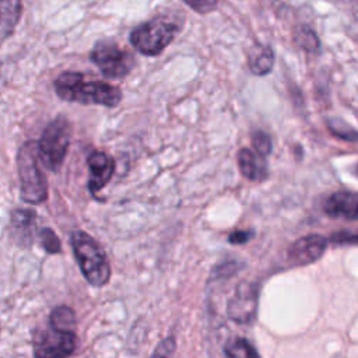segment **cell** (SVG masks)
I'll return each instance as SVG.
<instances>
[{
    "instance_id": "ffe728a7",
    "label": "cell",
    "mask_w": 358,
    "mask_h": 358,
    "mask_svg": "<svg viewBox=\"0 0 358 358\" xmlns=\"http://www.w3.org/2000/svg\"><path fill=\"white\" fill-rule=\"evenodd\" d=\"M187 7L199 14H208L215 10L218 0H182Z\"/></svg>"
},
{
    "instance_id": "7a4b0ae2",
    "label": "cell",
    "mask_w": 358,
    "mask_h": 358,
    "mask_svg": "<svg viewBox=\"0 0 358 358\" xmlns=\"http://www.w3.org/2000/svg\"><path fill=\"white\" fill-rule=\"evenodd\" d=\"M70 241L73 253L85 280L94 287L105 285L110 278V264L102 246L81 229L73 231Z\"/></svg>"
},
{
    "instance_id": "ac0fdd59",
    "label": "cell",
    "mask_w": 358,
    "mask_h": 358,
    "mask_svg": "<svg viewBox=\"0 0 358 358\" xmlns=\"http://www.w3.org/2000/svg\"><path fill=\"white\" fill-rule=\"evenodd\" d=\"M39 241L42 248L48 252V253H60L62 250V243L60 239L57 238V235L50 229V228H42L39 232Z\"/></svg>"
},
{
    "instance_id": "30bf717a",
    "label": "cell",
    "mask_w": 358,
    "mask_h": 358,
    "mask_svg": "<svg viewBox=\"0 0 358 358\" xmlns=\"http://www.w3.org/2000/svg\"><path fill=\"white\" fill-rule=\"evenodd\" d=\"M87 164L90 169L88 189L95 197L110 180L115 171V161L103 151H92L87 158Z\"/></svg>"
},
{
    "instance_id": "7402d4cb",
    "label": "cell",
    "mask_w": 358,
    "mask_h": 358,
    "mask_svg": "<svg viewBox=\"0 0 358 358\" xmlns=\"http://www.w3.org/2000/svg\"><path fill=\"white\" fill-rule=\"evenodd\" d=\"M336 242H358V235H347V234H337L333 236Z\"/></svg>"
},
{
    "instance_id": "d6986e66",
    "label": "cell",
    "mask_w": 358,
    "mask_h": 358,
    "mask_svg": "<svg viewBox=\"0 0 358 358\" xmlns=\"http://www.w3.org/2000/svg\"><path fill=\"white\" fill-rule=\"evenodd\" d=\"M252 143L259 155L267 157L271 152V138L268 134L263 131H256L252 137Z\"/></svg>"
},
{
    "instance_id": "8992f818",
    "label": "cell",
    "mask_w": 358,
    "mask_h": 358,
    "mask_svg": "<svg viewBox=\"0 0 358 358\" xmlns=\"http://www.w3.org/2000/svg\"><path fill=\"white\" fill-rule=\"evenodd\" d=\"M90 57L106 78L113 80L126 77L134 64L133 56L109 39L98 41L94 45Z\"/></svg>"
},
{
    "instance_id": "2e32d148",
    "label": "cell",
    "mask_w": 358,
    "mask_h": 358,
    "mask_svg": "<svg viewBox=\"0 0 358 358\" xmlns=\"http://www.w3.org/2000/svg\"><path fill=\"white\" fill-rule=\"evenodd\" d=\"M49 324L53 329L64 330V331H74L76 330V316L73 309L69 306H57L52 310L49 317Z\"/></svg>"
},
{
    "instance_id": "4fadbf2b",
    "label": "cell",
    "mask_w": 358,
    "mask_h": 358,
    "mask_svg": "<svg viewBox=\"0 0 358 358\" xmlns=\"http://www.w3.org/2000/svg\"><path fill=\"white\" fill-rule=\"evenodd\" d=\"M35 213L31 210H15L11 215V232L18 243L27 245L31 242L35 229Z\"/></svg>"
},
{
    "instance_id": "9a60e30c",
    "label": "cell",
    "mask_w": 358,
    "mask_h": 358,
    "mask_svg": "<svg viewBox=\"0 0 358 358\" xmlns=\"http://www.w3.org/2000/svg\"><path fill=\"white\" fill-rule=\"evenodd\" d=\"M248 64L253 74L264 76L271 71L274 64V53L267 45H256L250 49Z\"/></svg>"
},
{
    "instance_id": "5b68a950",
    "label": "cell",
    "mask_w": 358,
    "mask_h": 358,
    "mask_svg": "<svg viewBox=\"0 0 358 358\" xmlns=\"http://www.w3.org/2000/svg\"><path fill=\"white\" fill-rule=\"evenodd\" d=\"M71 137V124L64 116H57L50 120L42 131V136L38 141V155L41 157L42 164L49 171H59L66 152L69 150Z\"/></svg>"
},
{
    "instance_id": "3957f363",
    "label": "cell",
    "mask_w": 358,
    "mask_h": 358,
    "mask_svg": "<svg viewBox=\"0 0 358 358\" xmlns=\"http://www.w3.org/2000/svg\"><path fill=\"white\" fill-rule=\"evenodd\" d=\"M179 27L166 17H155L141 22L130 32V43L145 56L159 55L176 36Z\"/></svg>"
},
{
    "instance_id": "9c48e42d",
    "label": "cell",
    "mask_w": 358,
    "mask_h": 358,
    "mask_svg": "<svg viewBox=\"0 0 358 358\" xmlns=\"http://www.w3.org/2000/svg\"><path fill=\"white\" fill-rule=\"evenodd\" d=\"M327 248V239L322 235L312 234L302 236L288 249V260L294 266H306L322 257Z\"/></svg>"
},
{
    "instance_id": "e0dca14e",
    "label": "cell",
    "mask_w": 358,
    "mask_h": 358,
    "mask_svg": "<svg viewBox=\"0 0 358 358\" xmlns=\"http://www.w3.org/2000/svg\"><path fill=\"white\" fill-rule=\"evenodd\" d=\"M225 355L232 358H250L257 357V351L243 338H235L229 341L224 348Z\"/></svg>"
},
{
    "instance_id": "44dd1931",
    "label": "cell",
    "mask_w": 358,
    "mask_h": 358,
    "mask_svg": "<svg viewBox=\"0 0 358 358\" xmlns=\"http://www.w3.org/2000/svg\"><path fill=\"white\" fill-rule=\"evenodd\" d=\"M249 238H250V232L238 231V232H232L228 239L231 243H245V242H248Z\"/></svg>"
},
{
    "instance_id": "6da1fadb",
    "label": "cell",
    "mask_w": 358,
    "mask_h": 358,
    "mask_svg": "<svg viewBox=\"0 0 358 358\" xmlns=\"http://www.w3.org/2000/svg\"><path fill=\"white\" fill-rule=\"evenodd\" d=\"M55 91L59 98L67 102L83 105L116 106L122 99L117 87L106 81H85L84 76L77 71H64L55 80Z\"/></svg>"
},
{
    "instance_id": "5bb4252c",
    "label": "cell",
    "mask_w": 358,
    "mask_h": 358,
    "mask_svg": "<svg viewBox=\"0 0 358 358\" xmlns=\"http://www.w3.org/2000/svg\"><path fill=\"white\" fill-rule=\"evenodd\" d=\"M238 162L241 172L250 180H260L266 178V164L263 157H257L248 148H242L238 152Z\"/></svg>"
},
{
    "instance_id": "52a82bcc",
    "label": "cell",
    "mask_w": 358,
    "mask_h": 358,
    "mask_svg": "<svg viewBox=\"0 0 358 358\" xmlns=\"http://www.w3.org/2000/svg\"><path fill=\"white\" fill-rule=\"evenodd\" d=\"M76 333L53 329L52 326L39 334L34 340V354L36 357H67L76 350Z\"/></svg>"
},
{
    "instance_id": "8fae6325",
    "label": "cell",
    "mask_w": 358,
    "mask_h": 358,
    "mask_svg": "<svg viewBox=\"0 0 358 358\" xmlns=\"http://www.w3.org/2000/svg\"><path fill=\"white\" fill-rule=\"evenodd\" d=\"M324 213L330 217L358 220V193L336 192L324 203Z\"/></svg>"
},
{
    "instance_id": "277c9868",
    "label": "cell",
    "mask_w": 358,
    "mask_h": 358,
    "mask_svg": "<svg viewBox=\"0 0 358 358\" xmlns=\"http://www.w3.org/2000/svg\"><path fill=\"white\" fill-rule=\"evenodd\" d=\"M36 152L35 144L25 143L17 158L21 199L29 204H39L48 199V183L38 166Z\"/></svg>"
},
{
    "instance_id": "7c38bea8",
    "label": "cell",
    "mask_w": 358,
    "mask_h": 358,
    "mask_svg": "<svg viewBox=\"0 0 358 358\" xmlns=\"http://www.w3.org/2000/svg\"><path fill=\"white\" fill-rule=\"evenodd\" d=\"M22 14L21 0H0V46L11 36Z\"/></svg>"
},
{
    "instance_id": "ba28073f",
    "label": "cell",
    "mask_w": 358,
    "mask_h": 358,
    "mask_svg": "<svg viewBox=\"0 0 358 358\" xmlns=\"http://www.w3.org/2000/svg\"><path fill=\"white\" fill-rule=\"evenodd\" d=\"M257 309V288L253 284L242 282L236 287L228 303V316L238 323H249Z\"/></svg>"
}]
</instances>
